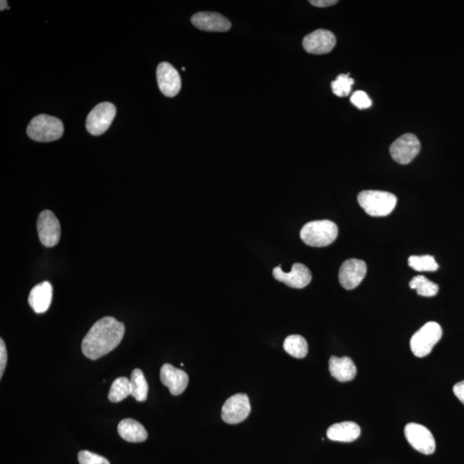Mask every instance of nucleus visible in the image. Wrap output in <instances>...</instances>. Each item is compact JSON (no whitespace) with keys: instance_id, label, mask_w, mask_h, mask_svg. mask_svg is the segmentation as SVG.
Returning a JSON list of instances; mask_svg holds the SVG:
<instances>
[{"instance_id":"nucleus-26","label":"nucleus","mask_w":464,"mask_h":464,"mask_svg":"<svg viewBox=\"0 0 464 464\" xmlns=\"http://www.w3.org/2000/svg\"><path fill=\"white\" fill-rule=\"evenodd\" d=\"M354 84V80L349 77V74H341L337 80L331 83V87L335 96L345 97L350 94Z\"/></svg>"},{"instance_id":"nucleus-23","label":"nucleus","mask_w":464,"mask_h":464,"mask_svg":"<svg viewBox=\"0 0 464 464\" xmlns=\"http://www.w3.org/2000/svg\"><path fill=\"white\" fill-rule=\"evenodd\" d=\"M131 394L130 379L125 376H121V378L116 379L112 384L109 392V399L112 403H120L127 399L128 396H131Z\"/></svg>"},{"instance_id":"nucleus-16","label":"nucleus","mask_w":464,"mask_h":464,"mask_svg":"<svg viewBox=\"0 0 464 464\" xmlns=\"http://www.w3.org/2000/svg\"><path fill=\"white\" fill-rule=\"evenodd\" d=\"M160 379L162 384L169 389L173 396H179L185 391L189 384V376L185 371L165 364L161 368Z\"/></svg>"},{"instance_id":"nucleus-29","label":"nucleus","mask_w":464,"mask_h":464,"mask_svg":"<svg viewBox=\"0 0 464 464\" xmlns=\"http://www.w3.org/2000/svg\"><path fill=\"white\" fill-rule=\"evenodd\" d=\"M7 364V351L3 339H0V376H3Z\"/></svg>"},{"instance_id":"nucleus-4","label":"nucleus","mask_w":464,"mask_h":464,"mask_svg":"<svg viewBox=\"0 0 464 464\" xmlns=\"http://www.w3.org/2000/svg\"><path fill=\"white\" fill-rule=\"evenodd\" d=\"M338 227L330 221H317L306 223L300 231V238L312 247H326L335 241Z\"/></svg>"},{"instance_id":"nucleus-5","label":"nucleus","mask_w":464,"mask_h":464,"mask_svg":"<svg viewBox=\"0 0 464 464\" xmlns=\"http://www.w3.org/2000/svg\"><path fill=\"white\" fill-rule=\"evenodd\" d=\"M443 331L438 322H429L417 331L410 341V347L416 357H426L441 341Z\"/></svg>"},{"instance_id":"nucleus-11","label":"nucleus","mask_w":464,"mask_h":464,"mask_svg":"<svg viewBox=\"0 0 464 464\" xmlns=\"http://www.w3.org/2000/svg\"><path fill=\"white\" fill-rule=\"evenodd\" d=\"M367 272V263L359 259H349L344 262L339 268V281L342 287L353 290L362 283Z\"/></svg>"},{"instance_id":"nucleus-13","label":"nucleus","mask_w":464,"mask_h":464,"mask_svg":"<svg viewBox=\"0 0 464 464\" xmlns=\"http://www.w3.org/2000/svg\"><path fill=\"white\" fill-rule=\"evenodd\" d=\"M273 275L277 280L288 285V287L302 289L307 287L312 279V272L304 264L295 263L291 272L285 273L280 267L273 268Z\"/></svg>"},{"instance_id":"nucleus-10","label":"nucleus","mask_w":464,"mask_h":464,"mask_svg":"<svg viewBox=\"0 0 464 464\" xmlns=\"http://www.w3.org/2000/svg\"><path fill=\"white\" fill-rule=\"evenodd\" d=\"M421 151V143L413 134L401 135L389 148L393 159L401 164L411 163Z\"/></svg>"},{"instance_id":"nucleus-17","label":"nucleus","mask_w":464,"mask_h":464,"mask_svg":"<svg viewBox=\"0 0 464 464\" xmlns=\"http://www.w3.org/2000/svg\"><path fill=\"white\" fill-rule=\"evenodd\" d=\"M52 298V285L44 281L33 288L28 296V304L36 313L43 314L51 307Z\"/></svg>"},{"instance_id":"nucleus-12","label":"nucleus","mask_w":464,"mask_h":464,"mask_svg":"<svg viewBox=\"0 0 464 464\" xmlns=\"http://www.w3.org/2000/svg\"><path fill=\"white\" fill-rule=\"evenodd\" d=\"M157 80L162 93L168 97L180 93L181 80L176 68L167 62H162L157 68Z\"/></svg>"},{"instance_id":"nucleus-27","label":"nucleus","mask_w":464,"mask_h":464,"mask_svg":"<svg viewBox=\"0 0 464 464\" xmlns=\"http://www.w3.org/2000/svg\"><path fill=\"white\" fill-rule=\"evenodd\" d=\"M78 458L80 464H110L107 458L88 450L80 451Z\"/></svg>"},{"instance_id":"nucleus-21","label":"nucleus","mask_w":464,"mask_h":464,"mask_svg":"<svg viewBox=\"0 0 464 464\" xmlns=\"http://www.w3.org/2000/svg\"><path fill=\"white\" fill-rule=\"evenodd\" d=\"M284 349L294 358L303 359L308 354V343L300 334L289 335L284 342Z\"/></svg>"},{"instance_id":"nucleus-20","label":"nucleus","mask_w":464,"mask_h":464,"mask_svg":"<svg viewBox=\"0 0 464 464\" xmlns=\"http://www.w3.org/2000/svg\"><path fill=\"white\" fill-rule=\"evenodd\" d=\"M120 436L127 442L139 443L147 441L148 433L139 422L132 419H124L118 426Z\"/></svg>"},{"instance_id":"nucleus-19","label":"nucleus","mask_w":464,"mask_h":464,"mask_svg":"<svg viewBox=\"0 0 464 464\" xmlns=\"http://www.w3.org/2000/svg\"><path fill=\"white\" fill-rule=\"evenodd\" d=\"M360 433L362 430L355 422L344 421L331 426L327 431V437L332 441L350 443L356 441Z\"/></svg>"},{"instance_id":"nucleus-30","label":"nucleus","mask_w":464,"mask_h":464,"mask_svg":"<svg viewBox=\"0 0 464 464\" xmlns=\"http://www.w3.org/2000/svg\"><path fill=\"white\" fill-rule=\"evenodd\" d=\"M453 393L454 395L458 397V399L464 404V380L455 384V386L453 387Z\"/></svg>"},{"instance_id":"nucleus-8","label":"nucleus","mask_w":464,"mask_h":464,"mask_svg":"<svg viewBox=\"0 0 464 464\" xmlns=\"http://www.w3.org/2000/svg\"><path fill=\"white\" fill-rule=\"evenodd\" d=\"M37 231L40 241L45 247L57 246L60 239V223L52 211L44 210L37 219Z\"/></svg>"},{"instance_id":"nucleus-3","label":"nucleus","mask_w":464,"mask_h":464,"mask_svg":"<svg viewBox=\"0 0 464 464\" xmlns=\"http://www.w3.org/2000/svg\"><path fill=\"white\" fill-rule=\"evenodd\" d=\"M28 136L37 142H52L61 138L64 125L60 119L39 115L31 120L27 128Z\"/></svg>"},{"instance_id":"nucleus-22","label":"nucleus","mask_w":464,"mask_h":464,"mask_svg":"<svg viewBox=\"0 0 464 464\" xmlns=\"http://www.w3.org/2000/svg\"><path fill=\"white\" fill-rule=\"evenodd\" d=\"M132 387L131 396L138 401H144L147 399L148 384L142 370L135 369L132 371L130 378Z\"/></svg>"},{"instance_id":"nucleus-25","label":"nucleus","mask_w":464,"mask_h":464,"mask_svg":"<svg viewBox=\"0 0 464 464\" xmlns=\"http://www.w3.org/2000/svg\"><path fill=\"white\" fill-rule=\"evenodd\" d=\"M408 265L413 270L419 272H435L439 268L433 256L429 255L410 256Z\"/></svg>"},{"instance_id":"nucleus-2","label":"nucleus","mask_w":464,"mask_h":464,"mask_svg":"<svg viewBox=\"0 0 464 464\" xmlns=\"http://www.w3.org/2000/svg\"><path fill=\"white\" fill-rule=\"evenodd\" d=\"M358 201L360 206L370 216L385 217L395 209L397 198L391 193L366 190L359 194Z\"/></svg>"},{"instance_id":"nucleus-28","label":"nucleus","mask_w":464,"mask_h":464,"mask_svg":"<svg viewBox=\"0 0 464 464\" xmlns=\"http://www.w3.org/2000/svg\"><path fill=\"white\" fill-rule=\"evenodd\" d=\"M350 101L359 110L368 109V107H370L372 105L370 97H369L368 95L362 90L355 91V93L352 95Z\"/></svg>"},{"instance_id":"nucleus-31","label":"nucleus","mask_w":464,"mask_h":464,"mask_svg":"<svg viewBox=\"0 0 464 464\" xmlns=\"http://www.w3.org/2000/svg\"><path fill=\"white\" fill-rule=\"evenodd\" d=\"M310 3L314 6L325 8L337 5L338 1L337 0H310Z\"/></svg>"},{"instance_id":"nucleus-7","label":"nucleus","mask_w":464,"mask_h":464,"mask_svg":"<svg viewBox=\"0 0 464 464\" xmlns=\"http://www.w3.org/2000/svg\"><path fill=\"white\" fill-rule=\"evenodd\" d=\"M251 412L250 399L246 394L230 397L222 408V420L227 424H238L246 421Z\"/></svg>"},{"instance_id":"nucleus-32","label":"nucleus","mask_w":464,"mask_h":464,"mask_svg":"<svg viewBox=\"0 0 464 464\" xmlns=\"http://www.w3.org/2000/svg\"><path fill=\"white\" fill-rule=\"evenodd\" d=\"M6 8H9V6H8V2L6 0H1V2H0V11H5Z\"/></svg>"},{"instance_id":"nucleus-18","label":"nucleus","mask_w":464,"mask_h":464,"mask_svg":"<svg viewBox=\"0 0 464 464\" xmlns=\"http://www.w3.org/2000/svg\"><path fill=\"white\" fill-rule=\"evenodd\" d=\"M329 371L339 382L346 383L354 379L357 368L349 357L338 358L332 356L329 359Z\"/></svg>"},{"instance_id":"nucleus-14","label":"nucleus","mask_w":464,"mask_h":464,"mask_svg":"<svg viewBox=\"0 0 464 464\" xmlns=\"http://www.w3.org/2000/svg\"><path fill=\"white\" fill-rule=\"evenodd\" d=\"M337 38L332 32L317 30L306 36L303 40L305 51L312 55H325L333 51Z\"/></svg>"},{"instance_id":"nucleus-9","label":"nucleus","mask_w":464,"mask_h":464,"mask_svg":"<svg viewBox=\"0 0 464 464\" xmlns=\"http://www.w3.org/2000/svg\"><path fill=\"white\" fill-rule=\"evenodd\" d=\"M404 434L409 445L422 454H433L436 449L433 433L424 426L408 423L405 426Z\"/></svg>"},{"instance_id":"nucleus-1","label":"nucleus","mask_w":464,"mask_h":464,"mask_svg":"<svg viewBox=\"0 0 464 464\" xmlns=\"http://www.w3.org/2000/svg\"><path fill=\"white\" fill-rule=\"evenodd\" d=\"M125 334L123 323L112 317L98 320L82 342V352L87 358L96 360L110 353L121 343Z\"/></svg>"},{"instance_id":"nucleus-24","label":"nucleus","mask_w":464,"mask_h":464,"mask_svg":"<svg viewBox=\"0 0 464 464\" xmlns=\"http://www.w3.org/2000/svg\"><path fill=\"white\" fill-rule=\"evenodd\" d=\"M411 289L416 290L419 295L423 297H433L438 292V285L430 281L428 278L423 275H418L413 278L409 283Z\"/></svg>"},{"instance_id":"nucleus-15","label":"nucleus","mask_w":464,"mask_h":464,"mask_svg":"<svg viewBox=\"0 0 464 464\" xmlns=\"http://www.w3.org/2000/svg\"><path fill=\"white\" fill-rule=\"evenodd\" d=\"M191 22L199 30L209 32H226L231 27L230 21L216 12H198L192 16Z\"/></svg>"},{"instance_id":"nucleus-6","label":"nucleus","mask_w":464,"mask_h":464,"mask_svg":"<svg viewBox=\"0 0 464 464\" xmlns=\"http://www.w3.org/2000/svg\"><path fill=\"white\" fill-rule=\"evenodd\" d=\"M116 115V109L113 103H99L87 117L86 128L90 135L95 136L102 135L109 130L113 122Z\"/></svg>"}]
</instances>
